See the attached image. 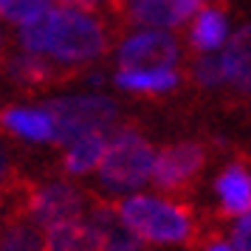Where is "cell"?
<instances>
[{
	"label": "cell",
	"mask_w": 251,
	"mask_h": 251,
	"mask_svg": "<svg viewBox=\"0 0 251 251\" xmlns=\"http://www.w3.org/2000/svg\"><path fill=\"white\" fill-rule=\"evenodd\" d=\"M20 46L31 54H48L59 62H91L107 48L102 23L76 6L51 9L34 23L20 25Z\"/></svg>",
	"instance_id": "6da1fadb"
},
{
	"label": "cell",
	"mask_w": 251,
	"mask_h": 251,
	"mask_svg": "<svg viewBox=\"0 0 251 251\" xmlns=\"http://www.w3.org/2000/svg\"><path fill=\"white\" fill-rule=\"evenodd\" d=\"M152 164L155 152L150 141L127 127L107 141L99 164V181L113 192H136L152 178Z\"/></svg>",
	"instance_id": "7a4b0ae2"
},
{
	"label": "cell",
	"mask_w": 251,
	"mask_h": 251,
	"mask_svg": "<svg viewBox=\"0 0 251 251\" xmlns=\"http://www.w3.org/2000/svg\"><path fill=\"white\" fill-rule=\"evenodd\" d=\"M119 212L144 243H186L192 234L189 209L152 195H130L127 201H122Z\"/></svg>",
	"instance_id": "3957f363"
},
{
	"label": "cell",
	"mask_w": 251,
	"mask_h": 251,
	"mask_svg": "<svg viewBox=\"0 0 251 251\" xmlns=\"http://www.w3.org/2000/svg\"><path fill=\"white\" fill-rule=\"evenodd\" d=\"M54 119V144H71L79 136L107 130L119 116L113 99L85 93V96H59L46 104Z\"/></svg>",
	"instance_id": "277c9868"
},
{
	"label": "cell",
	"mask_w": 251,
	"mask_h": 251,
	"mask_svg": "<svg viewBox=\"0 0 251 251\" xmlns=\"http://www.w3.org/2000/svg\"><path fill=\"white\" fill-rule=\"evenodd\" d=\"M206 164V150L192 141H181V144H170L155 155L152 164V178L158 189H183L201 175Z\"/></svg>",
	"instance_id": "5b68a950"
},
{
	"label": "cell",
	"mask_w": 251,
	"mask_h": 251,
	"mask_svg": "<svg viewBox=\"0 0 251 251\" xmlns=\"http://www.w3.org/2000/svg\"><path fill=\"white\" fill-rule=\"evenodd\" d=\"M178 43L164 28H144L127 37L119 48L122 68H172L178 59Z\"/></svg>",
	"instance_id": "8992f818"
},
{
	"label": "cell",
	"mask_w": 251,
	"mask_h": 251,
	"mask_svg": "<svg viewBox=\"0 0 251 251\" xmlns=\"http://www.w3.org/2000/svg\"><path fill=\"white\" fill-rule=\"evenodd\" d=\"M203 0H119V12L127 23L147 28H172L189 20Z\"/></svg>",
	"instance_id": "52a82bcc"
},
{
	"label": "cell",
	"mask_w": 251,
	"mask_h": 251,
	"mask_svg": "<svg viewBox=\"0 0 251 251\" xmlns=\"http://www.w3.org/2000/svg\"><path fill=\"white\" fill-rule=\"evenodd\" d=\"M82 209H85V195L71 183H48L28 198V215L43 228L79 217Z\"/></svg>",
	"instance_id": "ba28073f"
},
{
	"label": "cell",
	"mask_w": 251,
	"mask_h": 251,
	"mask_svg": "<svg viewBox=\"0 0 251 251\" xmlns=\"http://www.w3.org/2000/svg\"><path fill=\"white\" fill-rule=\"evenodd\" d=\"M91 226L96 237L102 243V251H138L144 240L138 237L133 228L125 223V217L113 206H93L91 212Z\"/></svg>",
	"instance_id": "9c48e42d"
},
{
	"label": "cell",
	"mask_w": 251,
	"mask_h": 251,
	"mask_svg": "<svg viewBox=\"0 0 251 251\" xmlns=\"http://www.w3.org/2000/svg\"><path fill=\"white\" fill-rule=\"evenodd\" d=\"M43 251H102V243L93 231L91 220L71 217L51 223L43 231Z\"/></svg>",
	"instance_id": "30bf717a"
},
{
	"label": "cell",
	"mask_w": 251,
	"mask_h": 251,
	"mask_svg": "<svg viewBox=\"0 0 251 251\" xmlns=\"http://www.w3.org/2000/svg\"><path fill=\"white\" fill-rule=\"evenodd\" d=\"M220 62L226 71V82L240 91L251 93V23L237 28L220 51Z\"/></svg>",
	"instance_id": "8fae6325"
},
{
	"label": "cell",
	"mask_w": 251,
	"mask_h": 251,
	"mask_svg": "<svg viewBox=\"0 0 251 251\" xmlns=\"http://www.w3.org/2000/svg\"><path fill=\"white\" fill-rule=\"evenodd\" d=\"M220 209L226 217H243L251 212V172L240 164H231L220 172L215 183Z\"/></svg>",
	"instance_id": "7c38bea8"
},
{
	"label": "cell",
	"mask_w": 251,
	"mask_h": 251,
	"mask_svg": "<svg viewBox=\"0 0 251 251\" xmlns=\"http://www.w3.org/2000/svg\"><path fill=\"white\" fill-rule=\"evenodd\" d=\"M0 125L25 141H54V119L46 107H9Z\"/></svg>",
	"instance_id": "4fadbf2b"
},
{
	"label": "cell",
	"mask_w": 251,
	"mask_h": 251,
	"mask_svg": "<svg viewBox=\"0 0 251 251\" xmlns=\"http://www.w3.org/2000/svg\"><path fill=\"white\" fill-rule=\"evenodd\" d=\"M116 85L136 93H170L178 88L175 68H122L116 74Z\"/></svg>",
	"instance_id": "5bb4252c"
},
{
	"label": "cell",
	"mask_w": 251,
	"mask_h": 251,
	"mask_svg": "<svg viewBox=\"0 0 251 251\" xmlns=\"http://www.w3.org/2000/svg\"><path fill=\"white\" fill-rule=\"evenodd\" d=\"M104 147H107L104 130H96V133H88V136H79L76 141H71L68 155H65V172H71V175H85V172L99 170Z\"/></svg>",
	"instance_id": "9a60e30c"
},
{
	"label": "cell",
	"mask_w": 251,
	"mask_h": 251,
	"mask_svg": "<svg viewBox=\"0 0 251 251\" xmlns=\"http://www.w3.org/2000/svg\"><path fill=\"white\" fill-rule=\"evenodd\" d=\"M228 40V20L217 9H203L192 25V46L203 54H212Z\"/></svg>",
	"instance_id": "2e32d148"
},
{
	"label": "cell",
	"mask_w": 251,
	"mask_h": 251,
	"mask_svg": "<svg viewBox=\"0 0 251 251\" xmlns=\"http://www.w3.org/2000/svg\"><path fill=\"white\" fill-rule=\"evenodd\" d=\"M9 74H12V79L17 85H28V88H40V85H46V82H51L57 76L54 65L46 62L43 54H31V51L14 57L9 62Z\"/></svg>",
	"instance_id": "e0dca14e"
},
{
	"label": "cell",
	"mask_w": 251,
	"mask_h": 251,
	"mask_svg": "<svg viewBox=\"0 0 251 251\" xmlns=\"http://www.w3.org/2000/svg\"><path fill=\"white\" fill-rule=\"evenodd\" d=\"M0 251H43V234L31 220H20L3 231Z\"/></svg>",
	"instance_id": "ac0fdd59"
},
{
	"label": "cell",
	"mask_w": 251,
	"mask_h": 251,
	"mask_svg": "<svg viewBox=\"0 0 251 251\" xmlns=\"http://www.w3.org/2000/svg\"><path fill=\"white\" fill-rule=\"evenodd\" d=\"M51 12V0H0V17L9 23L25 25Z\"/></svg>",
	"instance_id": "d6986e66"
},
{
	"label": "cell",
	"mask_w": 251,
	"mask_h": 251,
	"mask_svg": "<svg viewBox=\"0 0 251 251\" xmlns=\"http://www.w3.org/2000/svg\"><path fill=\"white\" fill-rule=\"evenodd\" d=\"M195 79L201 82L203 88H220L226 82V71H223V62H220V54H206L203 59H198L195 65Z\"/></svg>",
	"instance_id": "ffe728a7"
},
{
	"label": "cell",
	"mask_w": 251,
	"mask_h": 251,
	"mask_svg": "<svg viewBox=\"0 0 251 251\" xmlns=\"http://www.w3.org/2000/svg\"><path fill=\"white\" fill-rule=\"evenodd\" d=\"M231 243H234L237 251H251V212L237 220L234 234H231Z\"/></svg>",
	"instance_id": "44dd1931"
},
{
	"label": "cell",
	"mask_w": 251,
	"mask_h": 251,
	"mask_svg": "<svg viewBox=\"0 0 251 251\" xmlns=\"http://www.w3.org/2000/svg\"><path fill=\"white\" fill-rule=\"evenodd\" d=\"M9 172H12V164H9V152H6V147L0 144V183L9 178Z\"/></svg>",
	"instance_id": "7402d4cb"
},
{
	"label": "cell",
	"mask_w": 251,
	"mask_h": 251,
	"mask_svg": "<svg viewBox=\"0 0 251 251\" xmlns=\"http://www.w3.org/2000/svg\"><path fill=\"white\" fill-rule=\"evenodd\" d=\"M62 3H68V6H76V9H93V6H99L102 0H62Z\"/></svg>",
	"instance_id": "603a6c76"
},
{
	"label": "cell",
	"mask_w": 251,
	"mask_h": 251,
	"mask_svg": "<svg viewBox=\"0 0 251 251\" xmlns=\"http://www.w3.org/2000/svg\"><path fill=\"white\" fill-rule=\"evenodd\" d=\"M206 251H237V249H234V243H223V240H217V243H212Z\"/></svg>",
	"instance_id": "cb8c5ba5"
}]
</instances>
